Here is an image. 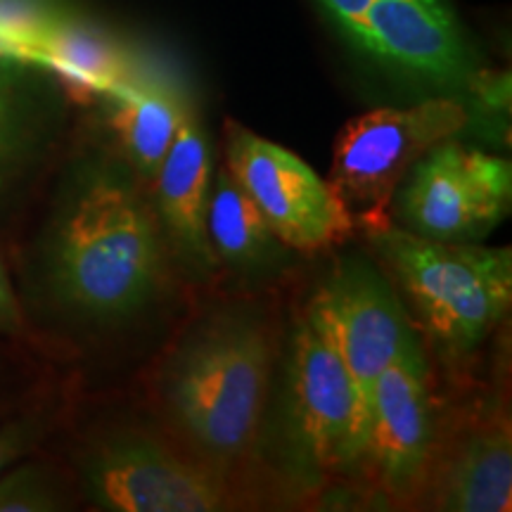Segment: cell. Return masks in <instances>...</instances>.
<instances>
[{"instance_id": "1", "label": "cell", "mask_w": 512, "mask_h": 512, "mask_svg": "<svg viewBox=\"0 0 512 512\" xmlns=\"http://www.w3.org/2000/svg\"><path fill=\"white\" fill-rule=\"evenodd\" d=\"M169 247L155 207L124 157L76 162L46 240V278L64 309L95 323L143 311L166 280Z\"/></svg>"}, {"instance_id": "2", "label": "cell", "mask_w": 512, "mask_h": 512, "mask_svg": "<svg viewBox=\"0 0 512 512\" xmlns=\"http://www.w3.org/2000/svg\"><path fill=\"white\" fill-rule=\"evenodd\" d=\"M275 361V332L254 309L202 318L166 358L159 396L192 453L221 470L252 448Z\"/></svg>"}, {"instance_id": "3", "label": "cell", "mask_w": 512, "mask_h": 512, "mask_svg": "<svg viewBox=\"0 0 512 512\" xmlns=\"http://www.w3.org/2000/svg\"><path fill=\"white\" fill-rule=\"evenodd\" d=\"M366 238L444 354H470L508 316L510 247L422 238L396 223L370 230Z\"/></svg>"}, {"instance_id": "4", "label": "cell", "mask_w": 512, "mask_h": 512, "mask_svg": "<svg viewBox=\"0 0 512 512\" xmlns=\"http://www.w3.org/2000/svg\"><path fill=\"white\" fill-rule=\"evenodd\" d=\"M470 114L458 100L380 107L344 124L332 147L328 185L354 230L392 223V202L411 166L441 140L458 136Z\"/></svg>"}, {"instance_id": "5", "label": "cell", "mask_w": 512, "mask_h": 512, "mask_svg": "<svg viewBox=\"0 0 512 512\" xmlns=\"http://www.w3.org/2000/svg\"><path fill=\"white\" fill-rule=\"evenodd\" d=\"M512 164L467 147L458 136L441 140L411 166L392 202V223L444 242H479L508 219Z\"/></svg>"}, {"instance_id": "6", "label": "cell", "mask_w": 512, "mask_h": 512, "mask_svg": "<svg viewBox=\"0 0 512 512\" xmlns=\"http://www.w3.org/2000/svg\"><path fill=\"white\" fill-rule=\"evenodd\" d=\"M283 430L294 467L306 477L361 467L354 384L328 332L309 313L292 335Z\"/></svg>"}, {"instance_id": "7", "label": "cell", "mask_w": 512, "mask_h": 512, "mask_svg": "<svg viewBox=\"0 0 512 512\" xmlns=\"http://www.w3.org/2000/svg\"><path fill=\"white\" fill-rule=\"evenodd\" d=\"M83 489L110 512H214L228 503L226 475L140 430L114 432L81 460Z\"/></svg>"}, {"instance_id": "8", "label": "cell", "mask_w": 512, "mask_h": 512, "mask_svg": "<svg viewBox=\"0 0 512 512\" xmlns=\"http://www.w3.org/2000/svg\"><path fill=\"white\" fill-rule=\"evenodd\" d=\"M306 313L328 332L342 356L354 384L358 432L366 446L375 382L392 366L403 344L415 337L411 320L382 268L363 256L339 261L313 294Z\"/></svg>"}, {"instance_id": "9", "label": "cell", "mask_w": 512, "mask_h": 512, "mask_svg": "<svg viewBox=\"0 0 512 512\" xmlns=\"http://www.w3.org/2000/svg\"><path fill=\"white\" fill-rule=\"evenodd\" d=\"M223 166L261 209L287 249L313 254L335 247L354 233L349 216L302 157L256 136L238 121H226Z\"/></svg>"}, {"instance_id": "10", "label": "cell", "mask_w": 512, "mask_h": 512, "mask_svg": "<svg viewBox=\"0 0 512 512\" xmlns=\"http://www.w3.org/2000/svg\"><path fill=\"white\" fill-rule=\"evenodd\" d=\"M437 437L430 366L415 335L375 382L361 470L387 498L415 503L425 486Z\"/></svg>"}, {"instance_id": "11", "label": "cell", "mask_w": 512, "mask_h": 512, "mask_svg": "<svg viewBox=\"0 0 512 512\" xmlns=\"http://www.w3.org/2000/svg\"><path fill=\"white\" fill-rule=\"evenodd\" d=\"M512 437L498 399L477 403L453 437L437 439L418 501L448 512H508Z\"/></svg>"}, {"instance_id": "12", "label": "cell", "mask_w": 512, "mask_h": 512, "mask_svg": "<svg viewBox=\"0 0 512 512\" xmlns=\"http://www.w3.org/2000/svg\"><path fill=\"white\" fill-rule=\"evenodd\" d=\"M214 178V145L200 112L188 102L150 195L166 247L190 271L209 273L221 264L207 235V204Z\"/></svg>"}, {"instance_id": "13", "label": "cell", "mask_w": 512, "mask_h": 512, "mask_svg": "<svg viewBox=\"0 0 512 512\" xmlns=\"http://www.w3.org/2000/svg\"><path fill=\"white\" fill-rule=\"evenodd\" d=\"M358 46L439 83L467 74L463 34L444 0H373Z\"/></svg>"}, {"instance_id": "14", "label": "cell", "mask_w": 512, "mask_h": 512, "mask_svg": "<svg viewBox=\"0 0 512 512\" xmlns=\"http://www.w3.org/2000/svg\"><path fill=\"white\" fill-rule=\"evenodd\" d=\"M105 98L119 155L143 190L150 192L190 100L171 81L145 76L138 69Z\"/></svg>"}, {"instance_id": "15", "label": "cell", "mask_w": 512, "mask_h": 512, "mask_svg": "<svg viewBox=\"0 0 512 512\" xmlns=\"http://www.w3.org/2000/svg\"><path fill=\"white\" fill-rule=\"evenodd\" d=\"M27 62L57 74L67 86L86 95H110L138 69L110 34L67 12L36 38Z\"/></svg>"}, {"instance_id": "16", "label": "cell", "mask_w": 512, "mask_h": 512, "mask_svg": "<svg viewBox=\"0 0 512 512\" xmlns=\"http://www.w3.org/2000/svg\"><path fill=\"white\" fill-rule=\"evenodd\" d=\"M207 235L216 259L233 268H245V271L273 264L285 249L261 209L230 176L226 166L214 171V178H211Z\"/></svg>"}, {"instance_id": "17", "label": "cell", "mask_w": 512, "mask_h": 512, "mask_svg": "<svg viewBox=\"0 0 512 512\" xmlns=\"http://www.w3.org/2000/svg\"><path fill=\"white\" fill-rule=\"evenodd\" d=\"M27 64L0 57V200L29 174L50 143L46 112L24 79Z\"/></svg>"}, {"instance_id": "18", "label": "cell", "mask_w": 512, "mask_h": 512, "mask_svg": "<svg viewBox=\"0 0 512 512\" xmlns=\"http://www.w3.org/2000/svg\"><path fill=\"white\" fill-rule=\"evenodd\" d=\"M62 12L53 0H0V46L27 62L29 48Z\"/></svg>"}, {"instance_id": "19", "label": "cell", "mask_w": 512, "mask_h": 512, "mask_svg": "<svg viewBox=\"0 0 512 512\" xmlns=\"http://www.w3.org/2000/svg\"><path fill=\"white\" fill-rule=\"evenodd\" d=\"M60 508L62 498L46 467L27 463L0 477V512H48Z\"/></svg>"}, {"instance_id": "20", "label": "cell", "mask_w": 512, "mask_h": 512, "mask_svg": "<svg viewBox=\"0 0 512 512\" xmlns=\"http://www.w3.org/2000/svg\"><path fill=\"white\" fill-rule=\"evenodd\" d=\"M46 432L43 415H22L0 427V472L15 465L24 453H29Z\"/></svg>"}, {"instance_id": "21", "label": "cell", "mask_w": 512, "mask_h": 512, "mask_svg": "<svg viewBox=\"0 0 512 512\" xmlns=\"http://www.w3.org/2000/svg\"><path fill=\"white\" fill-rule=\"evenodd\" d=\"M320 3L335 17L339 27L347 31L356 43H361L363 19H366V12L373 0H320Z\"/></svg>"}, {"instance_id": "22", "label": "cell", "mask_w": 512, "mask_h": 512, "mask_svg": "<svg viewBox=\"0 0 512 512\" xmlns=\"http://www.w3.org/2000/svg\"><path fill=\"white\" fill-rule=\"evenodd\" d=\"M19 320V306L12 292L8 271H5L3 261H0V328H12Z\"/></svg>"}, {"instance_id": "23", "label": "cell", "mask_w": 512, "mask_h": 512, "mask_svg": "<svg viewBox=\"0 0 512 512\" xmlns=\"http://www.w3.org/2000/svg\"><path fill=\"white\" fill-rule=\"evenodd\" d=\"M0 57H10V55H8V50H5L3 46H0Z\"/></svg>"}]
</instances>
